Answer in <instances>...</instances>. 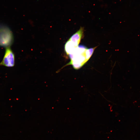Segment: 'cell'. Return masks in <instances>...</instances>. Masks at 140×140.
I'll return each instance as SVG.
<instances>
[{"instance_id": "obj_1", "label": "cell", "mask_w": 140, "mask_h": 140, "mask_svg": "<svg viewBox=\"0 0 140 140\" xmlns=\"http://www.w3.org/2000/svg\"><path fill=\"white\" fill-rule=\"evenodd\" d=\"M87 49L84 46H78L72 53L69 55L70 61L65 66L72 65L75 69H78L80 68L87 61L85 53Z\"/></svg>"}, {"instance_id": "obj_2", "label": "cell", "mask_w": 140, "mask_h": 140, "mask_svg": "<svg viewBox=\"0 0 140 140\" xmlns=\"http://www.w3.org/2000/svg\"><path fill=\"white\" fill-rule=\"evenodd\" d=\"M13 38L10 30L7 27H0V46L9 47L12 44Z\"/></svg>"}, {"instance_id": "obj_3", "label": "cell", "mask_w": 140, "mask_h": 140, "mask_svg": "<svg viewBox=\"0 0 140 140\" xmlns=\"http://www.w3.org/2000/svg\"><path fill=\"white\" fill-rule=\"evenodd\" d=\"M15 58L14 54L9 47H6L5 54L0 65L11 67L14 66Z\"/></svg>"}, {"instance_id": "obj_4", "label": "cell", "mask_w": 140, "mask_h": 140, "mask_svg": "<svg viewBox=\"0 0 140 140\" xmlns=\"http://www.w3.org/2000/svg\"><path fill=\"white\" fill-rule=\"evenodd\" d=\"M84 31V27H81L69 39L76 47L78 46L81 39L83 37Z\"/></svg>"}, {"instance_id": "obj_5", "label": "cell", "mask_w": 140, "mask_h": 140, "mask_svg": "<svg viewBox=\"0 0 140 140\" xmlns=\"http://www.w3.org/2000/svg\"><path fill=\"white\" fill-rule=\"evenodd\" d=\"M76 47L71 41L68 40L65 44V50L67 54L69 55L72 53Z\"/></svg>"}, {"instance_id": "obj_6", "label": "cell", "mask_w": 140, "mask_h": 140, "mask_svg": "<svg viewBox=\"0 0 140 140\" xmlns=\"http://www.w3.org/2000/svg\"><path fill=\"white\" fill-rule=\"evenodd\" d=\"M97 46L94 48H90L87 49L86 50L85 53L86 55V58L87 61L89 59L92 55L94 50Z\"/></svg>"}]
</instances>
